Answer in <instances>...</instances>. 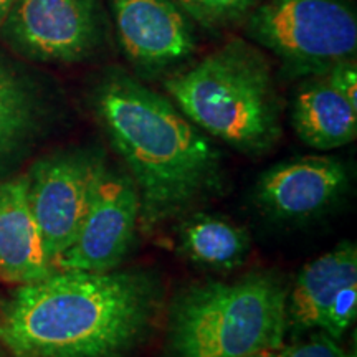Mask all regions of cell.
<instances>
[{
	"mask_svg": "<svg viewBox=\"0 0 357 357\" xmlns=\"http://www.w3.org/2000/svg\"><path fill=\"white\" fill-rule=\"evenodd\" d=\"M154 281L136 271H63L17 289L0 316L13 357H129L153 328Z\"/></svg>",
	"mask_w": 357,
	"mask_h": 357,
	"instance_id": "6da1fadb",
	"label": "cell"
},
{
	"mask_svg": "<svg viewBox=\"0 0 357 357\" xmlns=\"http://www.w3.org/2000/svg\"><path fill=\"white\" fill-rule=\"evenodd\" d=\"M93 109L131 172L144 230L220 187L222 155L215 144L166 96L123 71H111L93 91Z\"/></svg>",
	"mask_w": 357,
	"mask_h": 357,
	"instance_id": "7a4b0ae2",
	"label": "cell"
},
{
	"mask_svg": "<svg viewBox=\"0 0 357 357\" xmlns=\"http://www.w3.org/2000/svg\"><path fill=\"white\" fill-rule=\"evenodd\" d=\"M181 113L243 154H265L281 136L280 102L268 60L234 38L164 82Z\"/></svg>",
	"mask_w": 357,
	"mask_h": 357,
	"instance_id": "3957f363",
	"label": "cell"
},
{
	"mask_svg": "<svg viewBox=\"0 0 357 357\" xmlns=\"http://www.w3.org/2000/svg\"><path fill=\"white\" fill-rule=\"evenodd\" d=\"M287 298V287L271 275L194 284L171 305L167 356L245 357L281 349Z\"/></svg>",
	"mask_w": 357,
	"mask_h": 357,
	"instance_id": "277c9868",
	"label": "cell"
},
{
	"mask_svg": "<svg viewBox=\"0 0 357 357\" xmlns=\"http://www.w3.org/2000/svg\"><path fill=\"white\" fill-rule=\"evenodd\" d=\"M247 32L296 75L318 77L356 58L357 17L349 0H266L250 10Z\"/></svg>",
	"mask_w": 357,
	"mask_h": 357,
	"instance_id": "5b68a950",
	"label": "cell"
},
{
	"mask_svg": "<svg viewBox=\"0 0 357 357\" xmlns=\"http://www.w3.org/2000/svg\"><path fill=\"white\" fill-rule=\"evenodd\" d=\"M0 33L30 60L77 63L101 47L106 22L100 0H15Z\"/></svg>",
	"mask_w": 357,
	"mask_h": 357,
	"instance_id": "8992f818",
	"label": "cell"
},
{
	"mask_svg": "<svg viewBox=\"0 0 357 357\" xmlns=\"http://www.w3.org/2000/svg\"><path fill=\"white\" fill-rule=\"evenodd\" d=\"M139 217L141 200L131 176L102 162L78 234L53 266L93 273L116 270L131 248Z\"/></svg>",
	"mask_w": 357,
	"mask_h": 357,
	"instance_id": "52a82bcc",
	"label": "cell"
},
{
	"mask_svg": "<svg viewBox=\"0 0 357 357\" xmlns=\"http://www.w3.org/2000/svg\"><path fill=\"white\" fill-rule=\"evenodd\" d=\"M102 162L89 151H66L38 159L25 176L30 208L52 263L73 243Z\"/></svg>",
	"mask_w": 357,
	"mask_h": 357,
	"instance_id": "ba28073f",
	"label": "cell"
},
{
	"mask_svg": "<svg viewBox=\"0 0 357 357\" xmlns=\"http://www.w3.org/2000/svg\"><path fill=\"white\" fill-rule=\"evenodd\" d=\"M124 56L147 73L182 63L197 48L192 20L176 0H111Z\"/></svg>",
	"mask_w": 357,
	"mask_h": 357,
	"instance_id": "9c48e42d",
	"label": "cell"
},
{
	"mask_svg": "<svg viewBox=\"0 0 357 357\" xmlns=\"http://www.w3.org/2000/svg\"><path fill=\"white\" fill-rule=\"evenodd\" d=\"M346 189L347 171L341 160L306 155L263 172L255 199L276 220L300 222L328 211Z\"/></svg>",
	"mask_w": 357,
	"mask_h": 357,
	"instance_id": "30bf717a",
	"label": "cell"
},
{
	"mask_svg": "<svg viewBox=\"0 0 357 357\" xmlns=\"http://www.w3.org/2000/svg\"><path fill=\"white\" fill-rule=\"evenodd\" d=\"M55 266L26 195V177L0 181V278L10 283H35Z\"/></svg>",
	"mask_w": 357,
	"mask_h": 357,
	"instance_id": "8fae6325",
	"label": "cell"
},
{
	"mask_svg": "<svg viewBox=\"0 0 357 357\" xmlns=\"http://www.w3.org/2000/svg\"><path fill=\"white\" fill-rule=\"evenodd\" d=\"M291 123L306 146L319 151L337 149L356 139L357 108L329 83L326 75H318L294 95Z\"/></svg>",
	"mask_w": 357,
	"mask_h": 357,
	"instance_id": "7c38bea8",
	"label": "cell"
},
{
	"mask_svg": "<svg viewBox=\"0 0 357 357\" xmlns=\"http://www.w3.org/2000/svg\"><path fill=\"white\" fill-rule=\"evenodd\" d=\"M357 281L356 243L342 242L307 263L287 298V321L293 331L319 328L326 307L344 284Z\"/></svg>",
	"mask_w": 357,
	"mask_h": 357,
	"instance_id": "4fadbf2b",
	"label": "cell"
},
{
	"mask_svg": "<svg viewBox=\"0 0 357 357\" xmlns=\"http://www.w3.org/2000/svg\"><path fill=\"white\" fill-rule=\"evenodd\" d=\"M40 123L42 105L32 83L0 60V172L30 146Z\"/></svg>",
	"mask_w": 357,
	"mask_h": 357,
	"instance_id": "5bb4252c",
	"label": "cell"
},
{
	"mask_svg": "<svg viewBox=\"0 0 357 357\" xmlns=\"http://www.w3.org/2000/svg\"><path fill=\"white\" fill-rule=\"evenodd\" d=\"M178 250L197 265L231 270L247 258L250 236L243 227L234 222L199 213L181 227Z\"/></svg>",
	"mask_w": 357,
	"mask_h": 357,
	"instance_id": "9a60e30c",
	"label": "cell"
},
{
	"mask_svg": "<svg viewBox=\"0 0 357 357\" xmlns=\"http://www.w3.org/2000/svg\"><path fill=\"white\" fill-rule=\"evenodd\" d=\"M192 22L208 30L235 24L255 7L257 0H176Z\"/></svg>",
	"mask_w": 357,
	"mask_h": 357,
	"instance_id": "2e32d148",
	"label": "cell"
},
{
	"mask_svg": "<svg viewBox=\"0 0 357 357\" xmlns=\"http://www.w3.org/2000/svg\"><path fill=\"white\" fill-rule=\"evenodd\" d=\"M357 314V281H351L342 287L326 307L323 318H321L319 329L329 337H342L349 326L354 323Z\"/></svg>",
	"mask_w": 357,
	"mask_h": 357,
	"instance_id": "e0dca14e",
	"label": "cell"
},
{
	"mask_svg": "<svg viewBox=\"0 0 357 357\" xmlns=\"http://www.w3.org/2000/svg\"><path fill=\"white\" fill-rule=\"evenodd\" d=\"M280 357H356L337 344L336 339L328 334H319L307 341L281 347Z\"/></svg>",
	"mask_w": 357,
	"mask_h": 357,
	"instance_id": "ac0fdd59",
	"label": "cell"
},
{
	"mask_svg": "<svg viewBox=\"0 0 357 357\" xmlns=\"http://www.w3.org/2000/svg\"><path fill=\"white\" fill-rule=\"evenodd\" d=\"M323 75H326L329 83L357 108V68L354 58L339 61Z\"/></svg>",
	"mask_w": 357,
	"mask_h": 357,
	"instance_id": "d6986e66",
	"label": "cell"
},
{
	"mask_svg": "<svg viewBox=\"0 0 357 357\" xmlns=\"http://www.w3.org/2000/svg\"><path fill=\"white\" fill-rule=\"evenodd\" d=\"M13 3H15V0H0V24L6 19L7 13L10 12Z\"/></svg>",
	"mask_w": 357,
	"mask_h": 357,
	"instance_id": "ffe728a7",
	"label": "cell"
},
{
	"mask_svg": "<svg viewBox=\"0 0 357 357\" xmlns=\"http://www.w3.org/2000/svg\"><path fill=\"white\" fill-rule=\"evenodd\" d=\"M245 357H280V349H263Z\"/></svg>",
	"mask_w": 357,
	"mask_h": 357,
	"instance_id": "44dd1931",
	"label": "cell"
},
{
	"mask_svg": "<svg viewBox=\"0 0 357 357\" xmlns=\"http://www.w3.org/2000/svg\"><path fill=\"white\" fill-rule=\"evenodd\" d=\"M0 357H3V354H2V349H0Z\"/></svg>",
	"mask_w": 357,
	"mask_h": 357,
	"instance_id": "7402d4cb",
	"label": "cell"
}]
</instances>
